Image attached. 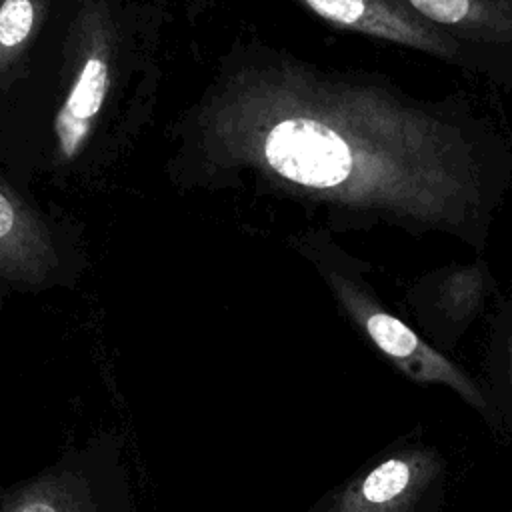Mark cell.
Wrapping results in <instances>:
<instances>
[{
	"label": "cell",
	"instance_id": "cell-5",
	"mask_svg": "<svg viewBox=\"0 0 512 512\" xmlns=\"http://www.w3.org/2000/svg\"><path fill=\"white\" fill-rule=\"evenodd\" d=\"M442 478V460L430 446H402L350 480L328 512H418Z\"/></svg>",
	"mask_w": 512,
	"mask_h": 512
},
{
	"label": "cell",
	"instance_id": "cell-2",
	"mask_svg": "<svg viewBox=\"0 0 512 512\" xmlns=\"http://www.w3.org/2000/svg\"><path fill=\"white\" fill-rule=\"evenodd\" d=\"M316 262L340 308L398 372L422 386L450 388L492 424L490 402L482 384L382 302L366 278L364 262L334 244L320 246Z\"/></svg>",
	"mask_w": 512,
	"mask_h": 512
},
{
	"label": "cell",
	"instance_id": "cell-6",
	"mask_svg": "<svg viewBox=\"0 0 512 512\" xmlns=\"http://www.w3.org/2000/svg\"><path fill=\"white\" fill-rule=\"evenodd\" d=\"M328 24L398 44L468 72L458 44L422 20L400 0H298Z\"/></svg>",
	"mask_w": 512,
	"mask_h": 512
},
{
	"label": "cell",
	"instance_id": "cell-3",
	"mask_svg": "<svg viewBox=\"0 0 512 512\" xmlns=\"http://www.w3.org/2000/svg\"><path fill=\"white\" fill-rule=\"evenodd\" d=\"M462 50L468 72L512 88V0H400Z\"/></svg>",
	"mask_w": 512,
	"mask_h": 512
},
{
	"label": "cell",
	"instance_id": "cell-1",
	"mask_svg": "<svg viewBox=\"0 0 512 512\" xmlns=\"http://www.w3.org/2000/svg\"><path fill=\"white\" fill-rule=\"evenodd\" d=\"M242 108L250 160L348 228L442 234L480 252L512 190V132L462 96L286 60Z\"/></svg>",
	"mask_w": 512,
	"mask_h": 512
},
{
	"label": "cell",
	"instance_id": "cell-10",
	"mask_svg": "<svg viewBox=\"0 0 512 512\" xmlns=\"http://www.w3.org/2000/svg\"><path fill=\"white\" fill-rule=\"evenodd\" d=\"M44 0H0V76H4L24 54Z\"/></svg>",
	"mask_w": 512,
	"mask_h": 512
},
{
	"label": "cell",
	"instance_id": "cell-4",
	"mask_svg": "<svg viewBox=\"0 0 512 512\" xmlns=\"http://www.w3.org/2000/svg\"><path fill=\"white\" fill-rule=\"evenodd\" d=\"M494 286V276L480 258L448 264L414 280L406 290V304L424 338L446 354L480 316Z\"/></svg>",
	"mask_w": 512,
	"mask_h": 512
},
{
	"label": "cell",
	"instance_id": "cell-9",
	"mask_svg": "<svg viewBox=\"0 0 512 512\" xmlns=\"http://www.w3.org/2000/svg\"><path fill=\"white\" fill-rule=\"evenodd\" d=\"M486 398L492 412V428L512 440V298L500 302L490 324L486 352Z\"/></svg>",
	"mask_w": 512,
	"mask_h": 512
},
{
	"label": "cell",
	"instance_id": "cell-7",
	"mask_svg": "<svg viewBox=\"0 0 512 512\" xmlns=\"http://www.w3.org/2000/svg\"><path fill=\"white\" fill-rule=\"evenodd\" d=\"M112 84V50L102 26L88 36V46L74 72L68 94L54 118L56 154L70 162L88 140Z\"/></svg>",
	"mask_w": 512,
	"mask_h": 512
},
{
	"label": "cell",
	"instance_id": "cell-8",
	"mask_svg": "<svg viewBox=\"0 0 512 512\" xmlns=\"http://www.w3.org/2000/svg\"><path fill=\"white\" fill-rule=\"evenodd\" d=\"M58 254L44 218L0 178V274L40 284L56 268Z\"/></svg>",
	"mask_w": 512,
	"mask_h": 512
}]
</instances>
